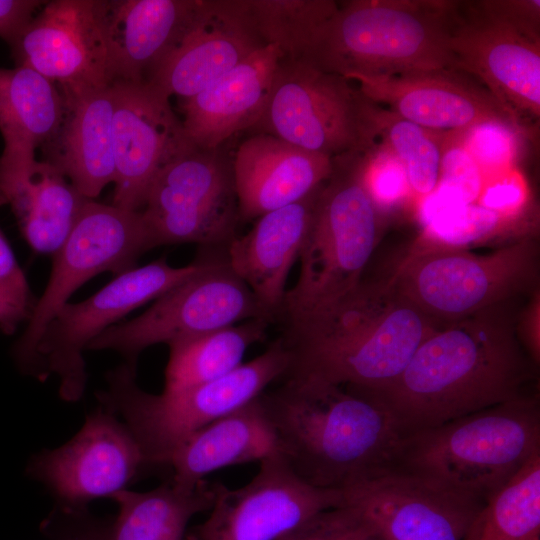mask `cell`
Segmentation results:
<instances>
[{
    "instance_id": "obj_1",
    "label": "cell",
    "mask_w": 540,
    "mask_h": 540,
    "mask_svg": "<svg viewBox=\"0 0 540 540\" xmlns=\"http://www.w3.org/2000/svg\"><path fill=\"white\" fill-rule=\"evenodd\" d=\"M519 300L438 327L394 381L354 391L382 403L405 435L531 395L532 355L520 331Z\"/></svg>"
},
{
    "instance_id": "obj_2",
    "label": "cell",
    "mask_w": 540,
    "mask_h": 540,
    "mask_svg": "<svg viewBox=\"0 0 540 540\" xmlns=\"http://www.w3.org/2000/svg\"><path fill=\"white\" fill-rule=\"evenodd\" d=\"M282 381L259 400L278 456L300 480L342 491L394 466L405 433L382 403L317 379Z\"/></svg>"
},
{
    "instance_id": "obj_3",
    "label": "cell",
    "mask_w": 540,
    "mask_h": 540,
    "mask_svg": "<svg viewBox=\"0 0 540 540\" xmlns=\"http://www.w3.org/2000/svg\"><path fill=\"white\" fill-rule=\"evenodd\" d=\"M283 323L289 364L281 379H317L358 391L394 381L440 327L387 277H363L335 301Z\"/></svg>"
},
{
    "instance_id": "obj_4",
    "label": "cell",
    "mask_w": 540,
    "mask_h": 540,
    "mask_svg": "<svg viewBox=\"0 0 540 540\" xmlns=\"http://www.w3.org/2000/svg\"><path fill=\"white\" fill-rule=\"evenodd\" d=\"M455 3L342 1L300 60L347 79L454 70L448 37Z\"/></svg>"
},
{
    "instance_id": "obj_5",
    "label": "cell",
    "mask_w": 540,
    "mask_h": 540,
    "mask_svg": "<svg viewBox=\"0 0 540 540\" xmlns=\"http://www.w3.org/2000/svg\"><path fill=\"white\" fill-rule=\"evenodd\" d=\"M540 454L536 395L406 434L394 468L485 503Z\"/></svg>"
},
{
    "instance_id": "obj_6",
    "label": "cell",
    "mask_w": 540,
    "mask_h": 540,
    "mask_svg": "<svg viewBox=\"0 0 540 540\" xmlns=\"http://www.w3.org/2000/svg\"><path fill=\"white\" fill-rule=\"evenodd\" d=\"M381 218L362 180L361 152L334 157L300 251L297 281L286 291L278 320L311 313L353 289L378 245Z\"/></svg>"
},
{
    "instance_id": "obj_7",
    "label": "cell",
    "mask_w": 540,
    "mask_h": 540,
    "mask_svg": "<svg viewBox=\"0 0 540 540\" xmlns=\"http://www.w3.org/2000/svg\"><path fill=\"white\" fill-rule=\"evenodd\" d=\"M288 364L279 337L265 352L218 379L152 394L137 385L136 364L125 362L108 373V387L98 397L104 408L122 417L147 465H166L185 439L258 398L284 376Z\"/></svg>"
},
{
    "instance_id": "obj_8",
    "label": "cell",
    "mask_w": 540,
    "mask_h": 540,
    "mask_svg": "<svg viewBox=\"0 0 540 540\" xmlns=\"http://www.w3.org/2000/svg\"><path fill=\"white\" fill-rule=\"evenodd\" d=\"M423 314L442 326L533 293L539 245L526 235L488 254L423 239L386 276Z\"/></svg>"
},
{
    "instance_id": "obj_9",
    "label": "cell",
    "mask_w": 540,
    "mask_h": 540,
    "mask_svg": "<svg viewBox=\"0 0 540 540\" xmlns=\"http://www.w3.org/2000/svg\"><path fill=\"white\" fill-rule=\"evenodd\" d=\"M150 249L194 243L226 250L240 221L232 156L193 147L153 181L140 211Z\"/></svg>"
},
{
    "instance_id": "obj_10",
    "label": "cell",
    "mask_w": 540,
    "mask_h": 540,
    "mask_svg": "<svg viewBox=\"0 0 540 540\" xmlns=\"http://www.w3.org/2000/svg\"><path fill=\"white\" fill-rule=\"evenodd\" d=\"M256 318L274 322L231 269L226 250H209L201 269L155 299L139 316L106 329L87 350H112L136 364L140 353L153 345Z\"/></svg>"
},
{
    "instance_id": "obj_11",
    "label": "cell",
    "mask_w": 540,
    "mask_h": 540,
    "mask_svg": "<svg viewBox=\"0 0 540 540\" xmlns=\"http://www.w3.org/2000/svg\"><path fill=\"white\" fill-rule=\"evenodd\" d=\"M148 250L140 212L88 200L52 256L47 286L13 346L12 355L20 369L36 375V350L42 334L75 290L102 272L119 275L137 267L138 258Z\"/></svg>"
},
{
    "instance_id": "obj_12",
    "label": "cell",
    "mask_w": 540,
    "mask_h": 540,
    "mask_svg": "<svg viewBox=\"0 0 540 540\" xmlns=\"http://www.w3.org/2000/svg\"><path fill=\"white\" fill-rule=\"evenodd\" d=\"M206 253L182 267L165 258L116 276L102 289L78 303H66L44 330L36 350V377L59 379L62 399L79 400L86 387L83 353L109 327L138 307L155 300L202 268Z\"/></svg>"
},
{
    "instance_id": "obj_13",
    "label": "cell",
    "mask_w": 540,
    "mask_h": 540,
    "mask_svg": "<svg viewBox=\"0 0 540 540\" xmlns=\"http://www.w3.org/2000/svg\"><path fill=\"white\" fill-rule=\"evenodd\" d=\"M364 99L339 74L281 58L265 109L252 129L331 158L361 151Z\"/></svg>"
},
{
    "instance_id": "obj_14",
    "label": "cell",
    "mask_w": 540,
    "mask_h": 540,
    "mask_svg": "<svg viewBox=\"0 0 540 540\" xmlns=\"http://www.w3.org/2000/svg\"><path fill=\"white\" fill-rule=\"evenodd\" d=\"M453 69L478 80L524 134L540 118V35L505 22L481 1H456Z\"/></svg>"
},
{
    "instance_id": "obj_15",
    "label": "cell",
    "mask_w": 540,
    "mask_h": 540,
    "mask_svg": "<svg viewBox=\"0 0 540 540\" xmlns=\"http://www.w3.org/2000/svg\"><path fill=\"white\" fill-rule=\"evenodd\" d=\"M212 485L210 514L186 540H277L343 501L341 491L300 480L278 455L261 461L257 474L240 488Z\"/></svg>"
},
{
    "instance_id": "obj_16",
    "label": "cell",
    "mask_w": 540,
    "mask_h": 540,
    "mask_svg": "<svg viewBox=\"0 0 540 540\" xmlns=\"http://www.w3.org/2000/svg\"><path fill=\"white\" fill-rule=\"evenodd\" d=\"M341 493L342 506L379 540H462L483 505L394 467Z\"/></svg>"
},
{
    "instance_id": "obj_17",
    "label": "cell",
    "mask_w": 540,
    "mask_h": 540,
    "mask_svg": "<svg viewBox=\"0 0 540 540\" xmlns=\"http://www.w3.org/2000/svg\"><path fill=\"white\" fill-rule=\"evenodd\" d=\"M145 466L144 454L128 427L103 407L88 415L64 445L37 455L28 471L65 509L77 510L126 490Z\"/></svg>"
},
{
    "instance_id": "obj_18",
    "label": "cell",
    "mask_w": 540,
    "mask_h": 540,
    "mask_svg": "<svg viewBox=\"0 0 540 540\" xmlns=\"http://www.w3.org/2000/svg\"><path fill=\"white\" fill-rule=\"evenodd\" d=\"M115 179L112 205L140 212L157 175L195 147L170 98L147 83H112Z\"/></svg>"
},
{
    "instance_id": "obj_19",
    "label": "cell",
    "mask_w": 540,
    "mask_h": 540,
    "mask_svg": "<svg viewBox=\"0 0 540 540\" xmlns=\"http://www.w3.org/2000/svg\"><path fill=\"white\" fill-rule=\"evenodd\" d=\"M16 66L31 68L64 97L111 85L101 0H53L11 47Z\"/></svg>"
},
{
    "instance_id": "obj_20",
    "label": "cell",
    "mask_w": 540,
    "mask_h": 540,
    "mask_svg": "<svg viewBox=\"0 0 540 540\" xmlns=\"http://www.w3.org/2000/svg\"><path fill=\"white\" fill-rule=\"evenodd\" d=\"M264 46L247 0H199L185 32L147 84L183 100Z\"/></svg>"
},
{
    "instance_id": "obj_21",
    "label": "cell",
    "mask_w": 540,
    "mask_h": 540,
    "mask_svg": "<svg viewBox=\"0 0 540 540\" xmlns=\"http://www.w3.org/2000/svg\"><path fill=\"white\" fill-rule=\"evenodd\" d=\"M349 80L370 101L439 134H458L493 121L516 127L484 86L456 70L354 76Z\"/></svg>"
},
{
    "instance_id": "obj_22",
    "label": "cell",
    "mask_w": 540,
    "mask_h": 540,
    "mask_svg": "<svg viewBox=\"0 0 540 540\" xmlns=\"http://www.w3.org/2000/svg\"><path fill=\"white\" fill-rule=\"evenodd\" d=\"M232 160L242 222L301 200L333 170V158L264 133L242 141Z\"/></svg>"
},
{
    "instance_id": "obj_23",
    "label": "cell",
    "mask_w": 540,
    "mask_h": 540,
    "mask_svg": "<svg viewBox=\"0 0 540 540\" xmlns=\"http://www.w3.org/2000/svg\"><path fill=\"white\" fill-rule=\"evenodd\" d=\"M198 1L101 0L111 84L147 83L185 32Z\"/></svg>"
},
{
    "instance_id": "obj_24",
    "label": "cell",
    "mask_w": 540,
    "mask_h": 540,
    "mask_svg": "<svg viewBox=\"0 0 540 540\" xmlns=\"http://www.w3.org/2000/svg\"><path fill=\"white\" fill-rule=\"evenodd\" d=\"M321 186L299 201L260 216L226 248L229 266L273 321L280 316L287 279L299 258Z\"/></svg>"
},
{
    "instance_id": "obj_25",
    "label": "cell",
    "mask_w": 540,
    "mask_h": 540,
    "mask_svg": "<svg viewBox=\"0 0 540 540\" xmlns=\"http://www.w3.org/2000/svg\"><path fill=\"white\" fill-rule=\"evenodd\" d=\"M274 45L255 51L214 83L180 100L185 134L193 146L213 149L260 119L281 59Z\"/></svg>"
},
{
    "instance_id": "obj_26",
    "label": "cell",
    "mask_w": 540,
    "mask_h": 540,
    "mask_svg": "<svg viewBox=\"0 0 540 540\" xmlns=\"http://www.w3.org/2000/svg\"><path fill=\"white\" fill-rule=\"evenodd\" d=\"M65 111L47 144L55 165L86 199L93 200L115 179L112 84L64 97Z\"/></svg>"
},
{
    "instance_id": "obj_27",
    "label": "cell",
    "mask_w": 540,
    "mask_h": 540,
    "mask_svg": "<svg viewBox=\"0 0 540 540\" xmlns=\"http://www.w3.org/2000/svg\"><path fill=\"white\" fill-rule=\"evenodd\" d=\"M65 111L52 81L31 68H0V187L20 178L36 161L35 150L56 135Z\"/></svg>"
},
{
    "instance_id": "obj_28",
    "label": "cell",
    "mask_w": 540,
    "mask_h": 540,
    "mask_svg": "<svg viewBox=\"0 0 540 540\" xmlns=\"http://www.w3.org/2000/svg\"><path fill=\"white\" fill-rule=\"evenodd\" d=\"M278 455L272 427L259 397L193 433L170 454L172 482L193 488L220 468L261 462Z\"/></svg>"
},
{
    "instance_id": "obj_29",
    "label": "cell",
    "mask_w": 540,
    "mask_h": 540,
    "mask_svg": "<svg viewBox=\"0 0 540 540\" xmlns=\"http://www.w3.org/2000/svg\"><path fill=\"white\" fill-rule=\"evenodd\" d=\"M3 193L27 244L35 253L51 257L67 239L88 201L48 161L36 160Z\"/></svg>"
},
{
    "instance_id": "obj_30",
    "label": "cell",
    "mask_w": 540,
    "mask_h": 540,
    "mask_svg": "<svg viewBox=\"0 0 540 540\" xmlns=\"http://www.w3.org/2000/svg\"><path fill=\"white\" fill-rule=\"evenodd\" d=\"M112 499L119 513L105 540H183L191 518L212 508L214 490L206 480L193 488L169 481L147 492L126 489Z\"/></svg>"
},
{
    "instance_id": "obj_31",
    "label": "cell",
    "mask_w": 540,
    "mask_h": 540,
    "mask_svg": "<svg viewBox=\"0 0 540 540\" xmlns=\"http://www.w3.org/2000/svg\"><path fill=\"white\" fill-rule=\"evenodd\" d=\"M272 323L249 319L168 344L164 390H177L218 379L242 364L246 351L263 341Z\"/></svg>"
},
{
    "instance_id": "obj_32",
    "label": "cell",
    "mask_w": 540,
    "mask_h": 540,
    "mask_svg": "<svg viewBox=\"0 0 540 540\" xmlns=\"http://www.w3.org/2000/svg\"><path fill=\"white\" fill-rule=\"evenodd\" d=\"M363 105L365 145L391 154L403 167L410 192L419 200L438 185L446 136L416 125L366 97Z\"/></svg>"
},
{
    "instance_id": "obj_33",
    "label": "cell",
    "mask_w": 540,
    "mask_h": 540,
    "mask_svg": "<svg viewBox=\"0 0 540 540\" xmlns=\"http://www.w3.org/2000/svg\"><path fill=\"white\" fill-rule=\"evenodd\" d=\"M462 540H540V454L481 506Z\"/></svg>"
},
{
    "instance_id": "obj_34",
    "label": "cell",
    "mask_w": 540,
    "mask_h": 540,
    "mask_svg": "<svg viewBox=\"0 0 540 540\" xmlns=\"http://www.w3.org/2000/svg\"><path fill=\"white\" fill-rule=\"evenodd\" d=\"M265 45H274L281 58L300 60L323 25L338 8L333 0H247Z\"/></svg>"
},
{
    "instance_id": "obj_35",
    "label": "cell",
    "mask_w": 540,
    "mask_h": 540,
    "mask_svg": "<svg viewBox=\"0 0 540 540\" xmlns=\"http://www.w3.org/2000/svg\"><path fill=\"white\" fill-rule=\"evenodd\" d=\"M519 215L499 213L477 203L452 205L423 222L421 239L465 249L469 244L489 239L513 226Z\"/></svg>"
},
{
    "instance_id": "obj_36",
    "label": "cell",
    "mask_w": 540,
    "mask_h": 540,
    "mask_svg": "<svg viewBox=\"0 0 540 540\" xmlns=\"http://www.w3.org/2000/svg\"><path fill=\"white\" fill-rule=\"evenodd\" d=\"M483 171L492 175L512 166L524 135L513 124L486 122L456 134Z\"/></svg>"
},
{
    "instance_id": "obj_37",
    "label": "cell",
    "mask_w": 540,
    "mask_h": 540,
    "mask_svg": "<svg viewBox=\"0 0 540 540\" xmlns=\"http://www.w3.org/2000/svg\"><path fill=\"white\" fill-rule=\"evenodd\" d=\"M361 152L363 183L382 214L410 192L405 171L401 164L388 152L376 147H367Z\"/></svg>"
},
{
    "instance_id": "obj_38",
    "label": "cell",
    "mask_w": 540,
    "mask_h": 540,
    "mask_svg": "<svg viewBox=\"0 0 540 540\" xmlns=\"http://www.w3.org/2000/svg\"><path fill=\"white\" fill-rule=\"evenodd\" d=\"M483 172L456 134H448L443 145L438 185L457 195L465 204L476 203Z\"/></svg>"
},
{
    "instance_id": "obj_39",
    "label": "cell",
    "mask_w": 540,
    "mask_h": 540,
    "mask_svg": "<svg viewBox=\"0 0 540 540\" xmlns=\"http://www.w3.org/2000/svg\"><path fill=\"white\" fill-rule=\"evenodd\" d=\"M366 534H371L369 529L342 506L319 513L277 540H358Z\"/></svg>"
},
{
    "instance_id": "obj_40",
    "label": "cell",
    "mask_w": 540,
    "mask_h": 540,
    "mask_svg": "<svg viewBox=\"0 0 540 540\" xmlns=\"http://www.w3.org/2000/svg\"><path fill=\"white\" fill-rule=\"evenodd\" d=\"M528 188L520 172L514 167L492 175L483 184L477 204L503 214L519 215L527 204Z\"/></svg>"
},
{
    "instance_id": "obj_41",
    "label": "cell",
    "mask_w": 540,
    "mask_h": 540,
    "mask_svg": "<svg viewBox=\"0 0 540 540\" xmlns=\"http://www.w3.org/2000/svg\"><path fill=\"white\" fill-rule=\"evenodd\" d=\"M45 1L0 0V38L12 47L25 32Z\"/></svg>"
},
{
    "instance_id": "obj_42",
    "label": "cell",
    "mask_w": 540,
    "mask_h": 540,
    "mask_svg": "<svg viewBox=\"0 0 540 540\" xmlns=\"http://www.w3.org/2000/svg\"><path fill=\"white\" fill-rule=\"evenodd\" d=\"M0 291L22 297H33L24 272L13 250L0 230Z\"/></svg>"
},
{
    "instance_id": "obj_43",
    "label": "cell",
    "mask_w": 540,
    "mask_h": 540,
    "mask_svg": "<svg viewBox=\"0 0 540 540\" xmlns=\"http://www.w3.org/2000/svg\"><path fill=\"white\" fill-rule=\"evenodd\" d=\"M36 300L0 291V329L12 334L17 327L27 322L32 314Z\"/></svg>"
},
{
    "instance_id": "obj_44",
    "label": "cell",
    "mask_w": 540,
    "mask_h": 540,
    "mask_svg": "<svg viewBox=\"0 0 540 540\" xmlns=\"http://www.w3.org/2000/svg\"><path fill=\"white\" fill-rule=\"evenodd\" d=\"M66 540H105L104 536L88 532V533H81L78 535H74L70 538H67Z\"/></svg>"
},
{
    "instance_id": "obj_45",
    "label": "cell",
    "mask_w": 540,
    "mask_h": 540,
    "mask_svg": "<svg viewBox=\"0 0 540 540\" xmlns=\"http://www.w3.org/2000/svg\"><path fill=\"white\" fill-rule=\"evenodd\" d=\"M5 204H7V200H6V197H5L3 191H2V189L0 187V206L5 205Z\"/></svg>"
},
{
    "instance_id": "obj_46",
    "label": "cell",
    "mask_w": 540,
    "mask_h": 540,
    "mask_svg": "<svg viewBox=\"0 0 540 540\" xmlns=\"http://www.w3.org/2000/svg\"><path fill=\"white\" fill-rule=\"evenodd\" d=\"M358 540H379L378 538L372 536L371 534H366L359 538Z\"/></svg>"
}]
</instances>
